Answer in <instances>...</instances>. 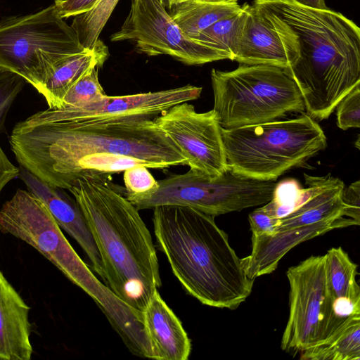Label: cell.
Masks as SVG:
<instances>
[{"mask_svg":"<svg viewBox=\"0 0 360 360\" xmlns=\"http://www.w3.org/2000/svg\"><path fill=\"white\" fill-rule=\"evenodd\" d=\"M283 19L295 32L300 55L286 69L303 98L307 114L328 119L339 102L360 84V29L340 12L297 0H253Z\"/></svg>","mask_w":360,"mask_h":360,"instance_id":"3","label":"cell"},{"mask_svg":"<svg viewBox=\"0 0 360 360\" xmlns=\"http://www.w3.org/2000/svg\"><path fill=\"white\" fill-rule=\"evenodd\" d=\"M304 188L292 179L276 184L272 198L262 207L271 216L281 219L290 213L301 202Z\"/></svg>","mask_w":360,"mask_h":360,"instance_id":"23","label":"cell"},{"mask_svg":"<svg viewBox=\"0 0 360 360\" xmlns=\"http://www.w3.org/2000/svg\"><path fill=\"white\" fill-rule=\"evenodd\" d=\"M214 4H237L238 0H197Z\"/></svg>","mask_w":360,"mask_h":360,"instance_id":"33","label":"cell"},{"mask_svg":"<svg viewBox=\"0 0 360 360\" xmlns=\"http://www.w3.org/2000/svg\"><path fill=\"white\" fill-rule=\"evenodd\" d=\"M344 217L354 225L360 224V181L358 180L344 188L342 193Z\"/></svg>","mask_w":360,"mask_h":360,"instance_id":"29","label":"cell"},{"mask_svg":"<svg viewBox=\"0 0 360 360\" xmlns=\"http://www.w3.org/2000/svg\"><path fill=\"white\" fill-rule=\"evenodd\" d=\"M214 216L190 207L153 208L158 248L184 289L200 303L236 309L252 292L254 280Z\"/></svg>","mask_w":360,"mask_h":360,"instance_id":"4","label":"cell"},{"mask_svg":"<svg viewBox=\"0 0 360 360\" xmlns=\"http://www.w3.org/2000/svg\"><path fill=\"white\" fill-rule=\"evenodd\" d=\"M337 124L343 130L360 127V84H356L337 105Z\"/></svg>","mask_w":360,"mask_h":360,"instance_id":"26","label":"cell"},{"mask_svg":"<svg viewBox=\"0 0 360 360\" xmlns=\"http://www.w3.org/2000/svg\"><path fill=\"white\" fill-rule=\"evenodd\" d=\"M143 322L153 351V359L187 360L191 340L179 319L156 290L143 312Z\"/></svg>","mask_w":360,"mask_h":360,"instance_id":"16","label":"cell"},{"mask_svg":"<svg viewBox=\"0 0 360 360\" xmlns=\"http://www.w3.org/2000/svg\"><path fill=\"white\" fill-rule=\"evenodd\" d=\"M98 69H91L67 92L60 108L81 107L106 95L98 80Z\"/></svg>","mask_w":360,"mask_h":360,"instance_id":"24","label":"cell"},{"mask_svg":"<svg viewBox=\"0 0 360 360\" xmlns=\"http://www.w3.org/2000/svg\"><path fill=\"white\" fill-rule=\"evenodd\" d=\"M211 83L212 110L224 129L271 122L305 111L296 82L281 67L240 64L231 71L212 69Z\"/></svg>","mask_w":360,"mask_h":360,"instance_id":"6","label":"cell"},{"mask_svg":"<svg viewBox=\"0 0 360 360\" xmlns=\"http://www.w3.org/2000/svg\"><path fill=\"white\" fill-rule=\"evenodd\" d=\"M228 167L246 177L276 181L327 146L319 123L307 113L288 120L221 127Z\"/></svg>","mask_w":360,"mask_h":360,"instance_id":"5","label":"cell"},{"mask_svg":"<svg viewBox=\"0 0 360 360\" xmlns=\"http://www.w3.org/2000/svg\"><path fill=\"white\" fill-rule=\"evenodd\" d=\"M98 0H55L57 14L63 19L89 11Z\"/></svg>","mask_w":360,"mask_h":360,"instance_id":"30","label":"cell"},{"mask_svg":"<svg viewBox=\"0 0 360 360\" xmlns=\"http://www.w3.org/2000/svg\"><path fill=\"white\" fill-rule=\"evenodd\" d=\"M243 18L242 6L238 14L217 21L192 39L205 48L214 61L233 60L236 36Z\"/></svg>","mask_w":360,"mask_h":360,"instance_id":"20","label":"cell"},{"mask_svg":"<svg viewBox=\"0 0 360 360\" xmlns=\"http://www.w3.org/2000/svg\"><path fill=\"white\" fill-rule=\"evenodd\" d=\"M0 231L34 248L94 301L106 296L108 287L79 257L44 203L29 191L18 189L4 203Z\"/></svg>","mask_w":360,"mask_h":360,"instance_id":"8","label":"cell"},{"mask_svg":"<svg viewBox=\"0 0 360 360\" xmlns=\"http://www.w3.org/2000/svg\"><path fill=\"white\" fill-rule=\"evenodd\" d=\"M303 360H359L360 321L347 327L330 342L299 354Z\"/></svg>","mask_w":360,"mask_h":360,"instance_id":"21","label":"cell"},{"mask_svg":"<svg viewBox=\"0 0 360 360\" xmlns=\"http://www.w3.org/2000/svg\"><path fill=\"white\" fill-rule=\"evenodd\" d=\"M19 170V177L28 191L44 203L58 226L77 242L89 259L93 271L103 280V269L98 248L75 198L68 194L65 189L42 181L22 167Z\"/></svg>","mask_w":360,"mask_h":360,"instance_id":"14","label":"cell"},{"mask_svg":"<svg viewBox=\"0 0 360 360\" xmlns=\"http://www.w3.org/2000/svg\"><path fill=\"white\" fill-rule=\"evenodd\" d=\"M202 88L191 84L120 96L105 95L78 108H48L20 122L23 125L60 122L72 127H96L153 120L171 107L198 99Z\"/></svg>","mask_w":360,"mask_h":360,"instance_id":"10","label":"cell"},{"mask_svg":"<svg viewBox=\"0 0 360 360\" xmlns=\"http://www.w3.org/2000/svg\"><path fill=\"white\" fill-rule=\"evenodd\" d=\"M25 83V80L20 75L0 69V134L8 111Z\"/></svg>","mask_w":360,"mask_h":360,"instance_id":"25","label":"cell"},{"mask_svg":"<svg viewBox=\"0 0 360 360\" xmlns=\"http://www.w3.org/2000/svg\"><path fill=\"white\" fill-rule=\"evenodd\" d=\"M19 167L10 161L0 143V193L8 182L19 176Z\"/></svg>","mask_w":360,"mask_h":360,"instance_id":"31","label":"cell"},{"mask_svg":"<svg viewBox=\"0 0 360 360\" xmlns=\"http://www.w3.org/2000/svg\"><path fill=\"white\" fill-rule=\"evenodd\" d=\"M160 4L169 11L172 6L184 0H158Z\"/></svg>","mask_w":360,"mask_h":360,"instance_id":"34","label":"cell"},{"mask_svg":"<svg viewBox=\"0 0 360 360\" xmlns=\"http://www.w3.org/2000/svg\"><path fill=\"white\" fill-rule=\"evenodd\" d=\"M10 144L20 167L55 187L77 162L94 154L130 156L154 169L186 165V158L153 120L85 127L60 122L27 126L19 122Z\"/></svg>","mask_w":360,"mask_h":360,"instance_id":"2","label":"cell"},{"mask_svg":"<svg viewBox=\"0 0 360 360\" xmlns=\"http://www.w3.org/2000/svg\"><path fill=\"white\" fill-rule=\"evenodd\" d=\"M30 307L0 270V360H30Z\"/></svg>","mask_w":360,"mask_h":360,"instance_id":"17","label":"cell"},{"mask_svg":"<svg viewBox=\"0 0 360 360\" xmlns=\"http://www.w3.org/2000/svg\"><path fill=\"white\" fill-rule=\"evenodd\" d=\"M119 0H98L88 12L74 18L72 27L84 49L92 48Z\"/></svg>","mask_w":360,"mask_h":360,"instance_id":"22","label":"cell"},{"mask_svg":"<svg viewBox=\"0 0 360 360\" xmlns=\"http://www.w3.org/2000/svg\"><path fill=\"white\" fill-rule=\"evenodd\" d=\"M108 56V47L98 39L92 48L61 60L39 92L49 108H60L67 92L91 69L101 68Z\"/></svg>","mask_w":360,"mask_h":360,"instance_id":"18","label":"cell"},{"mask_svg":"<svg viewBox=\"0 0 360 360\" xmlns=\"http://www.w3.org/2000/svg\"><path fill=\"white\" fill-rule=\"evenodd\" d=\"M326 279L330 300L327 343L352 323L360 321V288L356 281L357 265L341 248L325 254Z\"/></svg>","mask_w":360,"mask_h":360,"instance_id":"15","label":"cell"},{"mask_svg":"<svg viewBox=\"0 0 360 360\" xmlns=\"http://www.w3.org/2000/svg\"><path fill=\"white\" fill-rule=\"evenodd\" d=\"M252 235L271 236L276 229L279 219L268 214L262 207L255 209L248 217Z\"/></svg>","mask_w":360,"mask_h":360,"instance_id":"28","label":"cell"},{"mask_svg":"<svg viewBox=\"0 0 360 360\" xmlns=\"http://www.w3.org/2000/svg\"><path fill=\"white\" fill-rule=\"evenodd\" d=\"M123 180L124 188L127 193L139 194L155 189L158 183L148 168L138 165L124 171Z\"/></svg>","mask_w":360,"mask_h":360,"instance_id":"27","label":"cell"},{"mask_svg":"<svg viewBox=\"0 0 360 360\" xmlns=\"http://www.w3.org/2000/svg\"><path fill=\"white\" fill-rule=\"evenodd\" d=\"M84 49L53 4L0 21V69L20 75L39 93L61 60Z\"/></svg>","mask_w":360,"mask_h":360,"instance_id":"7","label":"cell"},{"mask_svg":"<svg viewBox=\"0 0 360 360\" xmlns=\"http://www.w3.org/2000/svg\"><path fill=\"white\" fill-rule=\"evenodd\" d=\"M241 10L242 6L238 4H214L197 0H184L167 11L181 30L192 39L213 23L235 15Z\"/></svg>","mask_w":360,"mask_h":360,"instance_id":"19","label":"cell"},{"mask_svg":"<svg viewBox=\"0 0 360 360\" xmlns=\"http://www.w3.org/2000/svg\"><path fill=\"white\" fill-rule=\"evenodd\" d=\"M290 285L289 316L281 348L295 356L317 347L326 338L330 297L326 279V257L311 256L286 273Z\"/></svg>","mask_w":360,"mask_h":360,"instance_id":"9","label":"cell"},{"mask_svg":"<svg viewBox=\"0 0 360 360\" xmlns=\"http://www.w3.org/2000/svg\"><path fill=\"white\" fill-rule=\"evenodd\" d=\"M300 4L317 9L328 8L325 0H297Z\"/></svg>","mask_w":360,"mask_h":360,"instance_id":"32","label":"cell"},{"mask_svg":"<svg viewBox=\"0 0 360 360\" xmlns=\"http://www.w3.org/2000/svg\"><path fill=\"white\" fill-rule=\"evenodd\" d=\"M233 59L240 64L269 65L289 69L300 55L298 37L269 9L252 2L243 6Z\"/></svg>","mask_w":360,"mask_h":360,"instance_id":"13","label":"cell"},{"mask_svg":"<svg viewBox=\"0 0 360 360\" xmlns=\"http://www.w3.org/2000/svg\"><path fill=\"white\" fill-rule=\"evenodd\" d=\"M355 146L358 149H359V137L357 138V141H356Z\"/></svg>","mask_w":360,"mask_h":360,"instance_id":"35","label":"cell"},{"mask_svg":"<svg viewBox=\"0 0 360 360\" xmlns=\"http://www.w3.org/2000/svg\"><path fill=\"white\" fill-rule=\"evenodd\" d=\"M186 158V165L210 176L228 169L220 126L213 110L198 112L188 102L176 104L153 119Z\"/></svg>","mask_w":360,"mask_h":360,"instance_id":"12","label":"cell"},{"mask_svg":"<svg viewBox=\"0 0 360 360\" xmlns=\"http://www.w3.org/2000/svg\"><path fill=\"white\" fill-rule=\"evenodd\" d=\"M68 191L80 207L98 248L105 285L124 302L143 312L162 285L149 230L125 188L110 174L85 171Z\"/></svg>","mask_w":360,"mask_h":360,"instance_id":"1","label":"cell"},{"mask_svg":"<svg viewBox=\"0 0 360 360\" xmlns=\"http://www.w3.org/2000/svg\"><path fill=\"white\" fill-rule=\"evenodd\" d=\"M110 39L132 41L141 53L168 55L188 65L214 62L205 48L181 30L158 0H131L124 22Z\"/></svg>","mask_w":360,"mask_h":360,"instance_id":"11","label":"cell"}]
</instances>
